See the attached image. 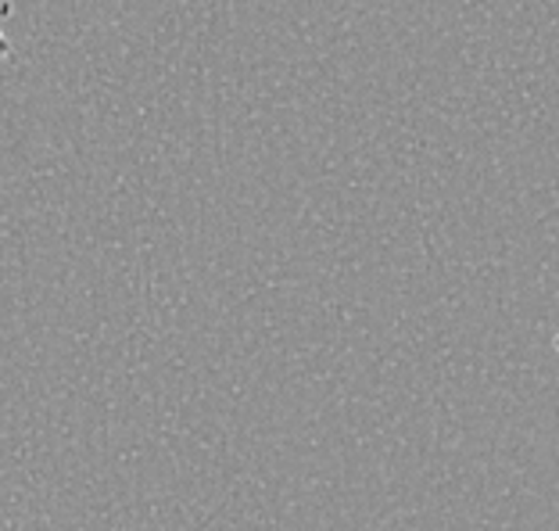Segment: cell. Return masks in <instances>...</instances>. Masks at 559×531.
<instances>
[{
    "instance_id": "cell-1",
    "label": "cell",
    "mask_w": 559,
    "mask_h": 531,
    "mask_svg": "<svg viewBox=\"0 0 559 531\" xmlns=\"http://www.w3.org/2000/svg\"><path fill=\"white\" fill-rule=\"evenodd\" d=\"M11 55V44H8V36L4 33H0V61H4Z\"/></svg>"
},
{
    "instance_id": "cell-2",
    "label": "cell",
    "mask_w": 559,
    "mask_h": 531,
    "mask_svg": "<svg viewBox=\"0 0 559 531\" xmlns=\"http://www.w3.org/2000/svg\"><path fill=\"white\" fill-rule=\"evenodd\" d=\"M556 352H559V334H556Z\"/></svg>"
}]
</instances>
